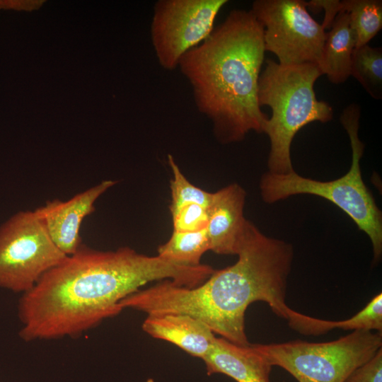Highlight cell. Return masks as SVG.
<instances>
[{"label":"cell","mask_w":382,"mask_h":382,"mask_svg":"<svg viewBox=\"0 0 382 382\" xmlns=\"http://www.w3.org/2000/svg\"><path fill=\"white\" fill-rule=\"evenodd\" d=\"M173 231L193 232L206 229L208 224L207 208L188 204L171 211Z\"/></svg>","instance_id":"ffe728a7"},{"label":"cell","mask_w":382,"mask_h":382,"mask_svg":"<svg viewBox=\"0 0 382 382\" xmlns=\"http://www.w3.org/2000/svg\"><path fill=\"white\" fill-rule=\"evenodd\" d=\"M146 382H154V381L152 378H149Z\"/></svg>","instance_id":"603a6c76"},{"label":"cell","mask_w":382,"mask_h":382,"mask_svg":"<svg viewBox=\"0 0 382 382\" xmlns=\"http://www.w3.org/2000/svg\"><path fill=\"white\" fill-rule=\"evenodd\" d=\"M263 27L265 51L282 65L318 66L326 33L308 12L302 0H256L250 10Z\"/></svg>","instance_id":"ba28073f"},{"label":"cell","mask_w":382,"mask_h":382,"mask_svg":"<svg viewBox=\"0 0 382 382\" xmlns=\"http://www.w3.org/2000/svg\"><path fill=\"white\" fill-rule=\"evenodd\" d=\"M330 29L326 33L318 67L330 82L338 84L344 83L351 76L352 55L355 48L349 14L339 13Z\"/></svg>","instance_id":"9a60e30c"},{"label":"cell","mask_w":382,"mask_h":382,"mask_svg":"<svg viewBox=\"0 0 382 382\" xmlns=\"http://www.w3.org/2000/svg\"><path fill=\"white\" fill-rule=\"evenodd\" d=\"M168 162L173 176L170 181L172 196L170 212L188 204H197L208 208L212 193L206 192L190 183L170 154L168 155Z\"/></svg>","instance_id":"d6986e66"},{"label":"cell","mask_w":382,"mask_h":382,"mask_svg":"<svg viewBox=\"0 0 382 382\" xmlns=\"http://www.w3.org/2000/svg\"><path fill=\"white\" fill-rule=\"evenodd\" d=\"M306 6L316 9H323L325 18L321 25L324 30L330 29L336 16L342 12V1L312 0L306 2Z\"/></svg>","instance_id":"7402d4cb"},{"label":"cell","mask_w":382,"mask_h":382,"mask_svg":"<svg viewBox=\"0 0 382 382\" xmlns=\"http://www.w3.org/2000/svg\"><path fill=\"white\" fill-rule=\"evenodd\" d=\"M209 250L207 229L193 232L173 231L169 240L158 248V256L182 265H200L203 254Z\"/></svg>","instance_id":"2e32d148"},{"label":"cell","mask_w":382,"mask_h":382,"mask_svg":"<svg viewBox=\"0 0 382 382\" xmlns=\"http://www.w3.org/2000/svg\"><path fill=\"white\" fill-rule=\"evenodd\" d=\"M254 345L272 366L282 367L299 382H344L382 348V335L359 330L325 342Z\"/></svg>","instance_id":"8992f818"},{"label":"cell","mask_w":382,"mask_h":382,"mask_svg":"<svg viewBox=\"0 0 382 382\" xmlns=\"http://www.w3.org/2000/svg\"><path fill=\"white\" fill-rule=\"evenodd\" d=\"M116 181L103 180L66 201L53 199L34 211L43 221L55 245L66 255L74 253L83 243L79 234L83 219L95 211L96 201Z\"/></svg>","instance_id":"30bf717a"},{"label":"cell","mask_w":382,"mask_h":382,"mask_svg":"<svg viewBox=\"0 0 382 382\" xmlns=\"http://www.w3.org/2000/svg\"><path fill=\"white\" fill-rule=\"evenodd\" d=\"M342 12L349 14L355 48L368 45L382 28L381 0L342 1Z\"/></svg>","instance_id":"e0dca14e"},{"label":"cell","mask_w":382,"mask_h":382,"mask_svg":"<svg viewBox=\"0 0 382 382\" xmlns=\"http://www.w3.org/2000/svg\"><path fill=\"white\" fill-rule=\"evenodd\" d=\"M360 115V107L350 104L340 116L352 151L351 166L343 176L330 181H319L304 178L295 171L267 172L261 177L260 190L262 199L267 204L301 194L318 196L332 202L369 237L375 264L379 262L382 254V214L361 177L360 159L364 144L358 134Z\"/></svg>","instance_id":"5b68a950"},{"label":"cell","mask_w":382,"mask_h":382,"mask_svg":"<svg viewBox=\"0 0 382 382\" xmlns=\"http://www.w3.org/2000/svg\"><path fill=\"white\" fill-rule=\"evenodd\" d=\"M351 75L374 98H382V49L365 45L354 48Z\"/></svg>","instance_id":"ac0fdd59"},{"label":"cell","mask_w":382,"mask_h":382,"mask_svg":"<svg viewBox=\"0 0 382 382\" xmlns=\"http://www.w3.org/2000/svg\"><path fill=\"white\" fill-rule=\"evenodd\" d=\"M142 329L153 337L171 342L202 359L209 352L216 338L204 322L182 313L148 315Z\"/></svg>","instance_id":"4fadbf2b"},{"label":"cell","mask_w":382,"mask_h":382,"mask_svg":"<svg viewBox=\"0 0 382 382\" xmlns=\"http://www.w3.org/2000/svg\"><path fill=\"white\" fill-rule=\"evenodd\" d=\"M202 360L209 375L223 374L237 382H270L272 366L254 344L242 346L216 337Z\"/></svg>","instance_id":"7c38bea8"},{"label":"cell","mask_w":382,"mask_h":382,"mask_svg":"<svg viewBox=\"0 0 382 382\" xmlns=\"http://www.w3.org/2000/svg\"><path fill=\"white\" fill-rule=\"evenodd\" d=\"M286 320L291 328L304 335H319L334 329L382 331V293L373 297L354 316L343 320H327L308 316L288 308Z\"/></svg>","instance_id":"5bb4252c"},{"label":"cell","mask_w":382,"mask_h":382,"mask_svg":"<svg viewBox=\"0 0 382 382\" xmlns=\"http://www.w3.org/2000/svg\"><path fill=\"white\" fill-rule=\"evenodd\" d=\"M245 192L231 184L214 193L207 208V232L209 250L220 255H236L247 219L243 209Z\"/></svg>","instance_id":"8fae6325"},{"label":"cell","mask_w":382,"mask_h":382,"mask_svg":"<svg viewBox=\"0 0 382 382\" xmlns=\"http://www.w3.org/2000/svg\"><path fill=\"white\" fill-rule=\"evenodd\" d=\"M35 211H20L0 226V287L28 292L66 257Z\"/></svg>","instance_id":"52a82bcc"},{"label":"cell","mask_w":382,"mask_h":382,"mask_svg":"<svg viewBox=\"0 0 382 382\" xmlns=\"http://www.w3.org/2000/svg\"><path fill=\"white\" fill-rule=\"evenodd\" d=\"M344 382H382V348L353 371Z\"/></svg>","instance_id":"44dd1931"},{"label":"cell","mask_w":382,"mask_h":382,"mask_svg":"<svg viewBox=\"0 0 382 382\" xmlns=\"http://www.w3.org/2000/svg\"><path fill=\"white\" fill-rule=\"evenodd\" d=\"M322 75L317 64L282 65L268 59L258 81V103L272 110L263 132L270 141L267 160L269 171H294L291 160L292 140L302 127L318 121L332 120L333 110L316 98L314 83Z\"/></svg>","instance_id":"277c9868"},{"label":"cell","mask_w":382,"mask_h":382,"mask_svg":"<svg viewBox=\"0 0 382 382\" xmlns=\"http://www.w3.org/2000/svg\"><path fill=\"white\" fill-rule=\"evenodd\" d=\"M237 262L190 288L164 280L154 288L151 303L157 313H182L207 324L214 334L236 345L250 344L245 313L264 301L285 319L287 279L294 258L292 245L263 234L247 220L239 239Z\"/></svg>","instance_id":"7a4b0ae2"},{"label":"cell","mask_w":382,"mask_h":382,"mask_svg":"<svg viewBox=\"0 0 382 382\" xmlns=\"http://www.w3.org/2000/svg\"><path fill=\"white\" fill-rule=\"evenodd\" d=\"M227 0H158L150 25L151 44L160 66L178 68L183 55L202 43L214 30Z\"/></svg>","instance_id":"9c48e42d"},{"label":"cell","mask_w":382,"mask_h":382,"mask_svg":"<svg viewBox=\"0 0 382 382\" xmlns=\"http://www.w3.org/2000/svg\"><path fill=\"white\" fill-rule=\"evenodd\" d=\"M204 265H182L129 247L98 250L83 243L22 294L18 304L26 342L75 337L118 315L124 298L153 281L195 287L207 277Z\"/></svg>","instance_id":"6da1fadb"},{"label":"cell","mask_w":382,"mask_h":382,"mask_svg":"<svg viewBox=\"0 0 382 382\" xmlns=\"http://www.w3.org/2000/svg\"><path fill=\"white\" fill-rule=\"evenodd\" d=\"M265 52L263 27L252 11L233 9L179 61L195 106L223 144L240 141L250 131L263 132L268 118L257 92Z\"/></svg>","instance_id":"3957f363"}]
</instances>
